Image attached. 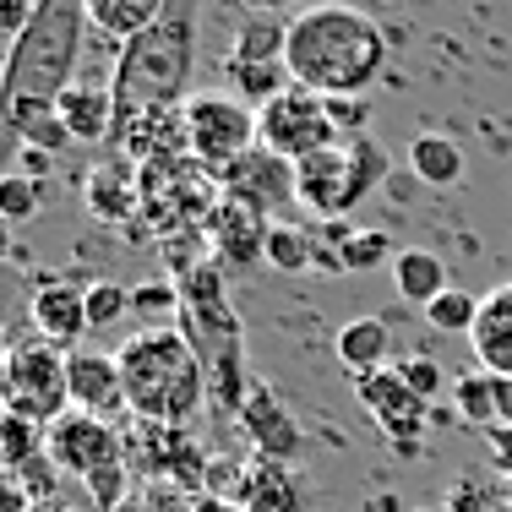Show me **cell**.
<instances>
[{
  "label": "cell",
  "instance_id": "1",
  "mask_svg": "<svg viewBox=\"0 0 512 512\" xmlns=\"http://www.w3.org/2000/svg\"><path fill=\"white\" fill-rule=\"evenodd\" d=\"M284 60L289 82L316 99H360L387 71V33L349 0H316L284 22Z\"/></svg>",
  "mask_w": 512,
  "mask_h": 512
},
{
  "label": "cell",
  "instance_id": "2",
  "mask_svg": "<svg viewBox=\"0 0 512 512\" xmlns=\"http://www.w3.org/2000/svg\"><path fill=\"white\" fill-rule=\"evenodd\" d=\"M197 22L202 0H169L164 17L115 55V71H109L115 77V137H109V148H126L131 131L186 109L191 66H197Z\"/></svg>",
  "mask_w": 512,
  "mask_h": 512
},
{
  "label": "cell",
  "instance_id": "3",
  "mask_svg": "<svg viewBox=\"0 0 512 512\" xmlns=\"http://www.w3.org/2000/svg\"><path fill=\"white\" fill-rule=\"evenodd\" d=\"M115 360H120V382H126V409L142 425L186 431L207 404L202 355L180 327H142V333L120 338Z\"/></svg>",
  "mask_w": 512,
  "mask_h": 512
},
{
  "label": "cell",
  "instance_id": "4",
  "mask_svg": "<svg viewBox=\"0 0 512 512\" xmlns=\"http://www.w3.org/2000/svg\"><path fill=\"white\" fill-rule=\"evenodd\" d=\"M82 28H88V6L82 0H39L28 28L11 39L6 71H0V104L55 109V99L77 82Z\"/></svg>",
  "mask_w": 512,
  "mask_h": 512
},
{
  "label": "cell",
  "instance_id": "5",
  "mask_svg": "<svg viewBox=\"0 0 512 512\" xmlns=\"http://www.w3.org/2000/svg\"><path fill=\"white\" fill-rule=\"evenodd\" d=\"M387 175V153L376 137H344L333 148H322L306 164H295V202L311 207L322 224H338L376 191V180Z\"/></svg>",
  "mask_w": 512,
  "mask_h": 512
},
{
  "label": "cell",
  "instance_id": "6",
  "mask_svg": "<svg viewBox=\"0 0 512 512\" xmlns=\"http://www.w3.org/2000/svg\"><path fill=\"white\" fill-rule=\"evenodd\" d=\"M180 131H186V153L207 175H224L235 158L256 148V109L240 93H191L180 109Z\"/></svg>",
  "mask_w": 512,
  "mask_h": 512
},
{
  "label": "cell",
  "instance_id": "7",
  "mask_svg": "<svg viewBox=\"0 0 512 512\" xmlns=\"http://www.w3.org/2000/svg\"><path fill=\"white\" fill-rule=\"evenodd\" d=\"M0 409L22 414L33 425H55L71 409L66 393V355L50 344H11L0 371Z\"/></svg>",
  "mask_w": 512,
  "mask_h": 512
},
{
  "label": "cell",
  "instance_id": "8",
  "mask_svg": "<svg viewBox=\"0 0 512 512\" xmlns=\"http://www.w3.org/2000/svg\"><path fill=\"white\" fill-rule=\"evenodd\" d=\"M333 142H344L333 126V109L306 88H284L278 99H267L256 109V148L289 158V164H306V158L333 148Z\"/></svg>",
  "mask_w": 512,
  "mask_h": 512
},
{
  "label": "cell",
  "instance_id": "9",
  "mask_svg": "<svg viewBox=\"0 0 512 512\" xmlns=\"http://www.w3.org/2000/svg\"><path fill=\"white\" fill-rule=\"evenodd\" d=\"M355 398L360 409L376 420V431L387 436L398 458H420L425 453V425H431V404L409 393V382L398 376V365H382V371L355 376Z\"/></svg>",
  "mask_w": 512,
  "mask_h": 512
},
{
  "label": "cell",
  "instance_id": "10",
  "mask_svg": "<svg viewBox=\"0 0 512 512\" xmlns=\"http://www.w3.org/2000/svg\"><path fill=\"white\" fill-rule=\"evenodd\" d=\"M224 71H229V88H235L251 109H262L284 88H295V82H289V60H284V28H278L273 17H251L246 28L235 33V50L224 55Z\"/></svg>",
  "mask_w": 512,
  "mask_h": 512
},
{
  "label": "cell",
  "instance_id": "11",
  "mask_svg": "<svg viewBox=\"0 0 512 512\" xmlns=\"http://www.w3.org/2000/svg\"><path fill=\"white\" fill-rule=\"evenodd\" d=\"M120 436L115 425L99 420V414H82V409H66L55 425H44V453H50L55 469L77 474V480H88V474H99L104 463H120Z\"/></svg>",
  "mask_w": 512,
  "mask_h": 512
},
{
  "label": "cell",
  "instance_id": "12",
  "mask_svg": "<svg viewBox=\"0 0 512 512\" xmlns=\"http://www.w3.org/2000/svg\"><path fill=\"white\" fill-rule=\"evenodd\" d=\"M218 191H224L229 202H246L251 213H262V218H278L295 202V164L267 153V148H251L246 158H235V164L218 175Z\"/></svg>",
  "mask_w": 512,
  "mask_h": 512
},
{
  "label": "cell",
  "instance_id": "13",
  "mask_svg": "<svg viewBox=\"0 0 512 512\" xmlns=\"http://www.w3.org/2000/svg\"><path fill=\"white\" fill-rule=\"evenodd\" d=\"M66 393H71V409L99 414V420L126 409V382H120L115 349H88V344L71 349L66 355Z\"/></svg>",
  "mask_w": 512,
  "mask_h": 512
},
{
  "label": "cell",
  "instance_id": "14",
  "mask_svg": "<svg viewBox=\"0 0 512 512\" xmlns=\"http://www.w3.org/2000/svg\"><path fill=\"white\" fill-rule=\"evenodd\" d=\"M28 316H33V333H39V344L60 349V355L82 349V333H93V327H88V289L66 284V278L33 289Z\"/></svg>",
  "mask_w": 512,
  "mask_h": 512
},
{
  "label": "cell",
  "instance_id": "15",
  "mask_svg": "<svg viewBox=\"0 0 512 512\" xmlns=\"http://www.w3.org/2000/svg\"><path fill=\"white\" fill-rule=\"evenodd\" d=\"M267 224H273V218L251 213L246 202H229V197H218L213 207H207V240H213V262L224 267V273H240V267H256V262H262Z\"/></svg>",
  "mask_w": 512,
  "mask_h": 512
},
{
  "label": "cell",
  "instance_id": "16",
  "mask_svg": "<svg viewBox=\"0 0 512 512\" xmlns=\"http://www.w3.org/2000/svg\"><path fill=\"white\" fill-rule=\"evenodd\" d=\"M240 431L251 436L256 458H267V463H295L300 447H306L295 414L284 409V398H278L273 387H251L246 409H240Z\"/></svg>",
  "mask_w": 512,
  "mask_h": 512
},
{
  "label": "cell",
  "instance_id": "17",
  "mask_svg": "<svg viewBox=\"0 0 512 512\" xmlns=\"http://www.w3.org/2000/svg\"><path fill=\"white\" fill-rule=\"evenodd\" d=\"M55 120L71 142H109L115 137V77H77L55 99Z\"/></svg>",
  "mask_w": 512,
  "mask_h": 512
},
{
  "label": "cell",
  "instance_id": "18",
  "mask_svg": "<svg viewBox=\"0 0 512 512\" xmlns=\"http://www.w3.org/2000/svg\"><path fill=\"white\" fill-rule=\"evenodd\" d=\"M474 355H480V371L491 376H512V284L491 289L480 300V322L469 333Z\"/></svg>",
  "mask_w": 512,
  "mask_h": 512
},
{
  "label": "cell",
  "instance_id": "19",
  "mask_svg": "<svg viewBox=\"0 0 512 512\" xmlns=\"http://www.w3.org/2000/svg\"><path fill=\"white\" fill-rule=\"evenodd\" d=\"M82 6H88V28L126 50L131 39H142V33L164 17L169 0H82Z\"/></svg>",
  "mask_w": 512,
  "mask_h": 512
},
{
  "label": "cell",
  "instance_id": "20",
  "mask_svg": "<svg viewBox=\"0 0 512 512\" xmlns=\"http://www.w3.org/2000/svg\"><path fill=\"white\" fill-rule=\"evenodd\" d=\"M338 365L349 376H365V371H382L387 355H393V327L382 316H355V322L338 327V344H333Z\"/></svg>",
  "mask_w": 512,
  "mask_h": 512
},
{
  "label": "cell",
  "instance_id": "21",
  "mask_svg": "<svg viewBox=\"0 0 512 512\" xmlns=\"http://www.w3.org/2000/svg\"><path fill=\"white\" fill-rule=\"evenodd\" d=\"M387 273H393V289H398V300H409V306H431L436 295H447V262L436 251H398L393 256V267H387Z\"/></svg>",
  "mask_w": 512,
  "mask_h": 512
},
{
  "label": "cell",
  "instance_id": "22",
  "mask_svg": "<svg viewBox=\"0 0 512 512\" xmlns=\"http://www.w3.org/2000/svg\"><path fill=\"white\" fill-rule=\"evenodd\" d=\"M131 169H137V164L120 153L115 164H104V169H93V175H88V207H93V218L120 224V218L137 213V180H131Z\"/></svg>",
  "mask_w": 512,
  "mask_h": 512
},
{
  "label": "cell",
  "instance_id": "23",
  "mask_svg": "<svg viewBox=\"0 0 512 512\" xmlns=\"http://www.w3.org/2000/svg\"><path fill=\"white\" fill-rule=\"evenodd\" d=\"M409 169L414 180H425V186H458L463 180V148L458 137H447V131H420V137L409 142Z\"/></svg>",
  "mask_w": 512,
  "mask_h": 512
},
{
  "label": "cell",
  "instance_id": "24",
  "mask_svg": "<svg viewBox=\"0 0 512 512\" xmlns=\"http://www.w3.org/2000/svg\"><path fill=\"white\" fill-rule=\"evenodd\" d=\"M300 485L289 474V463H267L251 458V485H246V507L240 512H300Z\"/></svg>",
  "mask_w": 512,
  "mask_h": 512
},
{
  "label": "cell",
  "instance_id": "25",
  "mask_svg": "<svg viewBox=\"0 0 512 512\" xmlns=\"http://www.w3.org/2000/svg\"><path fill=\"white\" fill-rule=\"evenodd\" d=\"M262 262L273 267V273H306V267H316L311 229L273 218V224H267V240H262Z\"/></svg>",
  "mask_w": 512,
  "mask_h": 512
},
{
  "label": "cell",
  "instance_id": "26",
  "mask_svg": "<svg viewBox=\"0 0 512 512\" xmlns=\"http://www.w3.org/2000/svg\"><path fill=\"white\" fill-rule=\"evenodd\" d=\"M453 414L474 431H491L496 425V376L491 371H463L453 376Z\"/></svg>",
  "mask_w": 512,
  "mask_h": 512
},
{
  "label": "cell",
  "instance_id": "27",
  "mask_svg": "<svg viewBox=\"0 0 512 512\" xmlns=\"http://www.w3.org/2000/svg\"><path fill=\"white\" fill-rule=\"evenodd\" d=\"M393 240L382 235V229H360V224H349L344 229V240H338V273H365V267H393Z\"/></svg>",
  "mask_w": 512,
  "mask_h": 512
},
{
  "label": "cell",
  "instance_id": "28",
  "mask_svg": "<svg viewBox=\"0 0 512 512\" xmlns=\"http://www.w3.org/2000/svg\"><path fill=\"white\" fill-rule=\"evenodd\" d=\"M44 207V180H33L28 169H11V175H0V218H6L11 229L17 224H33Z\"/></svg>",
  "mask_w": 512,
  "mask_h": 512
},
{
  "label": "cell",
  "instance_id": "29",
  "mask_svg": "<svg viewBox=\"0 0 512 512\" xmlns=\"http://www.w3.org/2000/svg\"><path fill=\"white\" fill-rule=\"evenodd\" d=\"M420 316L436 327V333H474V322H480V295H469V289L453 284L447 295H436Z\"/></svg>",
  "mask_w": 512,
  "mask_h": 512
},
{
  "label": "cell",
  "instance_id": "30",
  "mask_svg": "<svg viewBox=\"0 0 512 512\" xmlns=\"http://www.w3.org/2000/svg\"><path fill=\"white\" fill-rule=\"evenodd\" d=\"M131 311V289L126 284H88V327L99 333V327H115L120 316Z\"/></svg>",
  "mask_w": 512,
  "mask_h": 512
},
{
  "label": "cell",
  "instance_id": "31",
  "mask_svg": "<svg viewBox=\"0 0 512 512\" xmlns=\"http://www.w3.org/2000/svg\"><path fill=\"white\" fill-rule=\"evenodd\" d=\"M398 376H404L409 393H414V398H425V404H431V398L447 387V371H442V365H436L431 355H425V349H414V355L398 360Z\"/></svg>",
  "mask_w": 512,
  "mask_h": 512
},
{
  "label": "cell",
  "instance_id": "32",
  "mask_svg": "<svg viewBox=\"0 0 512 512\" xmlns=\"http://www.w3.org/2000/svg\"><path fill=\"white\" fill-rule=\"evenodd\" d=\"M126 480H131V463L120 458V463H104L99 474H88L82 485H88V496H93V507H99V512H115L120 496H126Z\"/></svg>",
  "mask_w": 512,
  "mask_h": 512
},
{
  "label": "cell",
  "instance_id": "33",
  "mask_svg": "<svg viewBox=\"0 0 512 512\" xmlns=\"http://www.w3.org/2000/svg\"><path fill=\"white\" fill-rule=\"evenodd\" d=\"M496 507H502V491H491V485H480V480H458L453 491H447L442 512H496Z\"/></svg>",
  "mask_w": 512,
  "mask_h": 512
},
{
  "label": "cell",
  "instance_id": "34",
  "mask_svg": "<svg viewBox=\"0 0 512 512\" xmlns=\"http://www.w3.org/2000/svg\"><path fill=\"white\" fill-rule=\"evenodd\" d=\"M131 311H142V316H180V289L175 284H142V289H131Z\"/></svg>",
  "mask_w": 512,
  "mask_h": 512
},
{
  "label": "cell",
  "instance_id": "35",
  "mask_svg": "<svg viewBox=\"0 0 512 512\" xmlns=\"http://www.w3.org/2000/svg\"><path fill=\"white\" fill-rule=\"evenodd\" d=\"M485 458H491V469L512 480V425H491L485 431Z\"/></svg>",
  "mask_w": 512,
  "mask_h": 512
},
{
  "label": "cell",
  "instance_id": "36",
  "mask_svg": "<svg viewBox=\"0 0 512 512\" xmlns=\"http://www.w3.org/2000/svg\"><path fill=\"white\" fill-rule=\"evenodd\" d=\"M496 425H512V376H496Z\"/></svg>",
  "mask_w": 512,
  "mask_h": 512
},
{
  "label": "cell",
  "instance_id": "37",
  "mask_svg": "<svg viewBox=\"0 0 512 512\" xmlns=\"http://www.w3.org/2000/svg\"><path fill=\"white\" fill-rule=\"evenodd\" d=\"M240 6L251 11V17H273V11H284V6H295V0H240Z\"/></svg>",
  "mask_w": 512,
  "mask_h": 512
},
{
  "label": "cell",
  "instance_id": "38",
  "mask_svg": "<svg viewBox=\"0 0 512 512\" xmlns=\"http://www.w3.org/2000/svg\"><path fill=\"white\" fill-rule=\"evenodd\" d=\"M6 256H11V224L0 218V262H6Z\"/></svg>",
  "mask_w": 512,
  "mask_h": 512
},
{
  "label": "cell",
  "instance_id": "39",
  "mask_svg": "<svg viewBox=\"0 0 512 512\" xmlns=\"http://www.w3.org/2000/svg\"><path fill=\"white\" fill-rule=\"evenodd\" d=\"M496 491H502V507L512 512V480H502V485H496Z\"/></svg>",
  "mask_w": 512,
  "mask_h": 512
}]
</instances>
